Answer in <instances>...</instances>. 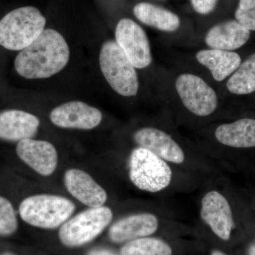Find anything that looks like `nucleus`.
<instances>
[{
  "label": "nucleus",
  "mask_w": 255,
  "mask_h": 255,
  "mask_svg": "<svg viewBox=\"0 0 255 255\" xmlns=\"http://www.w3.org/2000/svg\"><path fill=\"white\" fill-rule=\"evenodd\" d=\"M70 54L68 43L59 32L45 29L36 41L18 52L15 70L28 80L50 78L68 65Z\"/></svg>",
  "instance_id": "1"
},
{
  "label": "nucleus",
  "mask_w": 255,
  "mask_h": 255,
  "mask_svg": "<svg viewBox=\"0 0 255 255\" xmlns=\"http://www.w3.org/2000/svg\"><path fill=\"white\" fill-rule=\"evenodd\" d=\"M46 24V18L34 6L12 10L0 19V46L14 51L24 49L40 36Z\"/></svg>",
  "instance_id": "2"
},
{
  "label": "nucleus",
  "mask_w": 255,
  "mask_h": 255,
  "mask_svg": "<svg viewBox=\"0 0 255 255\" xmlns=\"http://www.w3.org/2000/svg\"><path fill=\"white\" fill-rule=\"evenodd\" d=\"M75 210L73 201L53 194H38L26 198L19 206L20 216L33 227L55 229L66 222Z\"/></svg>",
  "instance_id": "3"
},
{
  "label": "nucleus",
  "mask_w": 255,
  "mask_h": 255,
  "mask_svg": "<svg viewBox=\"0 0 255 255\" xmlns=\"http://www.w3.org/2000/svg\"><path fill=\"white\" fill-rule=\"evenodd\" d=\"M100 65L106 80L117 94L127 97L137 95L139 82L136 70L117 42L103 43Z\"/></svg>",
  "instance_id": "4"
},
{
  "label": "nucleus",
  "mask_w": 255,
  "mask_h": 255,
  "mask_svg": "<svg viewBox=\"0 0 255 255\" xmlns=\"http://www.w3.org/2000/svg\"><path fill=\"white\" fill-rule=\"evenodd\" d=\"M129 178L137 189L157 193L170 185L172 171L163 159L147 149L138 147L130 154Z\"/></svg>",
  "instance_id": "5"
},
{
  "label": "nucleus",
  "mask_w": 255,
  "mask_h": 255,
  "mask_svg": "<svg viewBox=\"0 0 255 255\" xmlns=\"http://www.w3.org/2000/svg\"><path fill=\"white\" fill-rule=\"evenodd\" d=\"M113 213L107 206L90 208L62 225L58 233L60 241L68 248L88 244L110 226Z\"/></svg>",
  "instance_id": "6"
},
{
  "label": "nucleus",
  "mask_w": 255,
  "mask_h": 255,
  "mask_svg": "<svg viewBox=\"0 0 255 255\" xmlns=\"http://www.w3.org/2000/svg\"><path fill=\"white\" fill-rule=\"evenodd\" d=\"M175 87L183 105L194 115L208 117L217 109L216 92L200 77L182 74L177 78Z\"/></svg>",
  "instance_id": "7"
},
{
  "label": "nucleus",
  "mask_w": 255,
  "mask_h": 255,
  "mask_svg": "<svg viewBox=\"0 0 255 255\" xmlns=\"http://www.w3.org/2000/svg\"><path fill=\"white\" fill-rule=\"evenodd\" d=\"M116 42L124 50L135 68L144 69L152 63L150 43L145 31L130 18H122L117 23Z\"/></svg>",
  "instance_id": "8"
},
{
  "label": "nucleus",
  "mask_w": 255,
  "mask_h": 255,
  "mask_svg": "<svg viewBox=\"0 0 255 255\" xmlns=\"http://www.w3.org/2000/svg\"><path fill=\"white\" fill-rule=\"evenodd\" d=\"M201 218L220 239L228 241L235 228L231 206L228 199L216 190L206 193L201 200Z\"/></svg>",
  "instance_id": "9"
},
{
  "label": "nucleus",
  "mask_w": 255,
  "mask_h": 255,
  "mask_svg": "<svg viewBox=\"0 0 255 255\" xmlns=\"http://www.w3.org/2000/svg\"><path fill=\"white\" fill-rule=\"evenodd\" d=\"M98 109L80 101H72L55 107L50 114L52 123L63 128L91 130L102 121Z\"/></svg>",
  "instance_id": "10"
},
{
  "label": "nucleus",
  "mask_w": 255,
  "mask_h": 255,
  "mask_svg": "<svg viewBox=\"0 0 255 255\" xmlns=\"http://www.w3.org/2000/svg\"><path fill=\"white\" fill-rule=\"evenodd\" d=\"M16 154L37 173L48 177L58 166V152L53 144L46 140L23 139L18 142Z\"/></svg>",
  "instance_id": "11"
},
{
  "label": "nucleus",
  "mask_w": 255,
  "mask_h": 255,
  "mask_svg": "<svg viewBox=\"0 0 255 255\" xmlns=\"http://www.w3.org/2000/svg\"><path fill=\"white\" fill-rule=\"evenodd\" d=\"M134 141L139 147L151 151L166 162L182 164L185 154L182 147L165 131L154 127H144L133 135Z\"/></svg>",
  "instance_id": "12"
},
{
  "label": "nucleus",
  "mask_w": 255,
  "mask_h": 255,
  "mask_svg": "<svg viewBox=\"0 0 255 255\" xmlns=\"http://www.w3.org/2000/svg\"><path fill=\"white\" fill-rule=\"evenodd\" d=\"M64 182L67 190L75 199L90 208L100 207L107 202L105 189L86 172L70 169L65 172Z\"/></svg>",
  "instance_id": "13"
},
{
  "label": "nucleus",
  "mask_w": 255,
  "mask_h": 255,
  "mask_svg": "<svg viewBox=\"0 0 255 255\" xmlns=\"http://www.w3.org/2000/svg\"><path fill=\"white\" fill-rule=\"evenodd\" d=\"M158 226V219L155 215L149 213L134 214L114 223L111 226L109 236L114 243H125L147 237L155 233Z\"/></svg>",
  "instance_id": "14"
},
{
  "label": "nucleus",
  "mask_w": 255,
  "mask_h": 255,
  "mask_svg": "<svg viewBox=\"0 0 255 255\" xmlns=\"http://www.w3.org/2000/svg\"><path fill=\"white\" fill-rule=\"evenodd\" d=\"M40 127V120L33 114L22 110H9L0 112V139L20 141L33 138Z\"/></svg>",
  "instance_id": "15"
},
{
  "label": "nucleus",
  "mask_w": 255,
  "mask_h": 255,
  "mask_svg": "<svg viewBox=\"0 0 255 255\" xmlns=\"http://www.w3.org/2000/svg\"><path fill=\"white\" fill-rule=\"evenodd\" d=\"M251 32L236 19L218 23L208 31L205 43L210 48L235 51L248 43Z\"/></svg>",
  "instance_id": "16"
},
{
  "label": "nucleus",
  "mask_w": 255,
  "mask_h": 255,
  "mask_svg": "<svg viewBox=\"0 0 255 255\" xmlns=\"http://www.w3.org/2000/svg\"><path fill=\"white\" fill-rule=\"evenodd\" d=\"M216 140L235 148L255 147V119L244 118L223 124L215 131Z\"/></svg>",
  "instance_id": "17"
},
{
  "label": "nucleus",
  "mask_w": 255,
  "mask_h": 255,
  "mask_svg": "<svg viewBox=\"0 0 255 255\" xmlns=\"http://www.w3.org/2000/svg\"><path fill=\"white\" fill-rule=\"evenodd\" d=\"M196 58L199 63L209 69L217 82L230 78L242 63L241 55L236 51L212 48L200 50L196 53Z\"/></svg>",
  "instance_id": "18"
},
{
  "label": "nucleus",
  "mask_w": 255,
  "mask_h": 255,
  "mask_svg": "<svg viewBox=\"0 0 255 255\" xmlns=\"http://www.w3.org/2000/svg\"><path fill=\"white\" fill-rule=\"evenodd\" d=\"M133 13L142 23L160 31L173 32L180 26V18L177 14L151 3H139L134 6Z\"/></svg>",
  "instance_id": "19"
},
{
  "label": "nucleus",
  "mask_w": 255,
  "mask_h": 255,
  "mask_svg": "<svg viewBox=\"0 0 255 255\" xmlns=\"http://www.w3.org/2000/svg\"><path fill=\"white\" fill-rule=\"evenodd\" d=\"M228 90L236 95H248L255 92V53L242 61L226 84Z\"/></svg>",
  "instance_id": "20"
},
{
  "label": "nucleus",
  "mask_w": 255,
  "mask_h": 255,
  "mask_svg": "<svg viewBox=\"0 0 255 255\" xmlns=\"http://www.w3.org/2000/svg\"><path fill=\"white\" fill-rule=\"evenodd\" d=\"M122 255H172L166 242L156 238H140L127 242L121 250Z\"/></svg>",
  "instance_id": "21"
},
{
  "label": "nucleus",
  "mask_w": 255,
  "mask_h": 255,
  "mask_svg": "<svg viewBox=\"0 0 255 255\" xmlns=\"http://www.w3.org/2000/svg\"><path fill=\"white\" fill-rule=\"evenodd\" d=\"M18 228V221L12 204L0 196V236L14 234Z\"/></svg>",
  "instance_id": "22"
},
{
  "label": "nucleus",
  "mask_w": 255,
  "mask_h": 255,
  "mask_svg": "<svg viewBox=\"0 0 255 255\" xmlns=\"http://www.w3.org/2000/svg\"><path fill=\"white\" fill-rule=\"evenodd\" d=\"M235 19L250 31H255V0H239Z\"/></svg>",
  "instance_id": "23"
},
{
  "label": "nucleus",
  "mask_w": 255,
  "mask_h": 255,
  "mask_svg": "<svg viewBox=\"0 0 255 255\" xmlns=\"http://www.w3.org/2000/svg\"><path fill=\"white\" fill-rule=\"evenodd\" d=\"M193 7L200 14H208L212 12L219 0H191Z\"/></svg>",
  "instance_id": "24"
},
{
  "label": "nucleus",
  "mask_w": 255,
  "mask_h": 255,
  "mask_svg": "<svg viewBox=\"0 0 255 255\" xmlns=\"http://www.w3.org/2000/svg\"><path fill=\"white\" fill-rule=\"evenodd\" d=\"M87 255H122L106 249H94L87 253Z\"/></svg>",
  "instance_id": "25"
},
{
  "label": "nucleus",
  "mask_w": 255,
  "mask_h": 255,
  "mask_svg": "<svg viewBox=\"0 0 255 255\" xmlns=\"http://www.w3.org/2000/svg\"><path fill=\"white\" fill-rule=\"evenodd\" d=\"M248 255H255V242L252 243L248 249Z\"/></svg>",
  "instance_id": "26"
},
{
  "label": "nucleus",
  "mask_w": 255,
  "mask_h": 255,
  "mask_svg": "<svg viewBox=\"0 0 255 255\" xmlns=\"http://www.w3.org/2000/svg\"><path fill=\"white\" fill-rule=\"evenodd\" d=\"M211 255H225L224 253H222L221 251H214L211 253Z\"/></svg>",
  "instance_id": "27"
},
{
  "label": "nucleus",
  "mask_w": 255,
  "mask_h": 255,
  "mask_svg": "<svg viewBox=\"0 0 255 255\" xmlns=\"http://www.w3.org/2000/svg\"><path fill=\"white\" fill-rule=\"evenodd\" d=\"M0 255H16L14 254V253H9V252H6V253H1Z\"/></svg>",
  "instance_id": "28"
}]
</instances>
